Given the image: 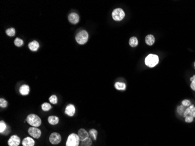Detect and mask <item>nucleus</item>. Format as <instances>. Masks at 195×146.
<instances>
[{
  "label": "nucleus",
  "mask_w": 195,
  "mask_h": 146,
  "mask_svg": "<svg viewBox=\"0 0 195 146\" xmlns=\"http://www.w3.org/2000/svg\"><path fill=\"white\" fill-rule=\"evenodd\" d=\"M88 33L85 30H82L76 35L75 40L78 44L82 45L87 42L88 40Z\"/></svg>",
  "instance_id": "obj_1"
},
{
  "label": "nucleus",
  "mask_w": 195,
  "mask_h": 146,
  "mask_svg": "<svg viewBox=\"0 0 195 146\" xmlns=\"http://www.w3.org/2000/svg\"><path fill=\"white\" fill-rule=\"evenodd\" d=\"M26 121L32 127L37 128L41 124V119L36 115L31 113L29 114L26 117Z\"/></svg>",
  "instance_id": "obj_2"
},
{
  "label": "nucleus",
  "mask_w": 195,
  "mask_h": 146,
  "mask_svg": "<svg viewBox=\"0 0 195 146\" xmlns=\"http://www.w3.org/2000/svg\"><path fill=\"white\" fill-rule=\"evenodd\" d=\"M158 56L153 54H150L148 55L145 59V65L151 68L155 67L158 63Z\"/></svg>",
  "instance_id": "obj_3"
},
{
  "label": "nucleus",
  "mask_w": 195,
  "mask_h": 146,
  "mask_svg": "<svg viewBox=\"0 0 195 146\" xmlns=\"http://www.w3.org/2000/svg\"><path fill=\"white\" fill-rule=\"evenodd\" d=\"M79 138L78 134L71 133L67 138L66 146H78L79 144Z\"/></svg>",
  "instance_id": "obj_4"
},
{
  "label": "nucleus",
  "mask_w": 195,
  "mask_h": 146,
  "mask_svg": "<svg viewBox=\"0 0 195 146\" xmlns=\"http://www.w3.org/2000/svg\"><path fill=\"white\" fill-rule=\"evenodd\" d=\"M112 16L115 21H120L124 18L125 12L122 8H116L113 11Z\"/></svg>",
  "instance_id": "obj_5"
},
{
  "label": "nucleus",
  "mask_w": 195,
  "mask_h": 146,
  "mask_svg": "<svg viewBox=\"0 0 195 146\" xmlns=\"http://www.w3.org/2000/svg\"><path fill=\"white\" fill-rule=\"evenodd\" d=\"M49 141L52 144H57L61 142V136L59 133L57 132H53L49 137Z\"/></svg>",
  "instance_id": "obj_6"
},
{
  "label": "nucleus",
  "mask_w": 195,
  "mask_h": 146,
  "mask_svg": "<svg viewBox=\"0 0 195 146\" xmlns=\"http://www.w3.org/2000/svg\"><path fill=\"white\" fill-rule=\"evenodd\" d=\"M28 133L35 139H39L41 135V132L36 127H31L28 129Z\"/></svg>",
  "instance_id": "obj_7"
},
{
  "label": "nucleus",
  "mask_w": 195,
  "mask_h": 146,
  "mask_svg": "<svg viewBox=\"0 0 195 146\" xmlns=\"http://www.w3.org/2000/svg\"><path fill=\"white\" fill-rule=\"evenodd\" d=\"M20 143V139L16 135H13L11 136L8 141V144L9 146H19Z\"/></svg>",
  "instance_id": "obj_8"
},
{
  "label": "nucleus",
  "mask_w": 195,
  "mask_h": 146,
  "mask_svg": "<svg viewBox=\"0 0 195 146\" xmlns=\"http://www.w3.org/2000/svg\"><path fill=\"white\" fill-rule=\"evenodd\" d=\"M183 116L185 117L186 116H191L192 117H195V107L193 105H191L187 109H185Z\"/></svg>",
  "instance_id": "obj_9"
},
{
  "label": "nucleus",
  "mask_w": 195,
  "mask_h": 146,
  "mask_svg": "<svg viewBox=\"0 0 195 146\" xmlns=\"http://www.w3.org/2000/svg\"><path fill=\"white\" fill-rule=\"evenodd\" d=\"M68 19L70 23L73 24H77V23L79 22V16L77 13L71 12V14H69L68 16Z\"/></svg>",
  "instance_id": "obj_10"
},
{
  "label": "nucleus",
  "mask_w": 195,
  "mask_h": 146,
  "mask_svg": "<svg viewBox=\"0 0 195 146\" xmlns=\"http://www.w3.org/2000/svg\"><path fill=\"white\" fill-rule=\"evenodd\" d=\"M75 112V108L73 104H69L65 109V113L69 116H73Z\"/></svg>",
  "instance_id": "obj_11"
},
{
  "label": "nucleus",
  "mask_w": 195,
  "mask_h": 146,
  "mask_svg": "<svg viewBox=\"0 0 195 146\" xmlns=\"http://www.w3.org/2000/svg\"><path fill=\"white\" fill-rule=\"evenodd\" d=\"M89 133L86 132L84 129H80L78 132V136L81 141L88 139L89 137Z\"/></svg>",
  "instance_id": "obj_12"
},
{
  "label": "nucleus",
  "mask_w": 195,
  "mask_h": 146,
  "mask_svg": "<svg viewBox=\"0 0 195 146\" xmlns=\"http://www.w3.org/2000/svg\"><path fill=\"white\" fill-rule=\"evenodd\" d=\"M35 143L34 140L29 137H25L22 142V144L23 146H34Z\"/></svg>",
  "instance_id": "obj_13"
},
{
  "label": "nucleus",
  "mask_w": 195,
  "mask_h": 146,
  "mask_svg": "<svg viewBox=\"0 0 195 146\" xmlns=\"http://www.w3.org/2000/svg\"><path fill=\"white\" fill-rule=\"evenodd\" d=\"M30 91V88L29 86L26 84H24L22 86H20L19 88V92L22 95H28Z\"/></svg>",
  "instance_id": "obj_14"
},
{
  "label": "nucleus",
  "mask_w": 195,
  "mask_h": 146,
  "mask_svg": "<svg viewBox=\"0 0 195 146\" xmlns=\"http://www.w3.org/2000/svg\"><path fill=\"white\" fill-rule=\"evenodd\" d=\"M28 47L31 51L36 52L39 48V43L36 40H33L30 42L28 45Z\"/></svg>",
  "instance_id": "obj_15"
},
{
  "label": "nucleus",
  "mask_w": 195,
  "mask_h": 146,
  "mask_svg": "<svg viewBox=\"0 0 195 146\" xmlns=\"http://www.w3.org/2000/svg\"><path fill=\"white\" fill-rule=\"evenodd\" d=\"M145 43L149 46H152L155 42V37L152 35H148L145 37Z\"/></svg>",
  "instance_id": "obj_16"
},
{
  "label": "nucleus",
  "mask_w": 195,
  "mask_h": 146,
  "mask_svg": "<svg viewBox=\"0 0 195 146\" xmlns=\"http://www.w3.org/2000/svg\"><path fill=\"white\" fill-rule=\"evenodd\" d=\"M48 122L52 125H56L58 123L59 119L56 116H50L48 117Z\"/></svg>",
  "instance_id": "obj_17"
},
{
  "label": "nucleus",
  "mask_w": 195,
  "mask_h": 146,
  "mask_svg": "<svg viewBox=\"0 0 195 146\" xmlns=\"http://www.w3.org/2000/svg\"><path fill=\"white\" fill-rule=\"evenodd\" d=\"M115 87L118 90H122L124 91L126 88V86L125 83L120 82H116L115 84Z\"/></svg>",
  "instance_id": "obj_18"
},
{
  "label": "nucleus",
  "mask_w": 195,
  "mask_h": 146,
  "mask_svg": "<svg viewBox=\"0 0 195 146\" xmlns=\"http://www.w3.org/2000/svg\"><path fill=\"white\" fill-rule=\"evenodd\" d=\"M138 43H139L138 39L136 37H132L129 39V45L133 48L136 47L138 45Z\"/></svg>",
  "instance_id": "obj_19"
},
{
  "label": "nucleus",
  "mask_w": 195,
  "mask_h": 146,
  "mask_svg": "<svg viewBox=\"0 0 195 146\" xmlns=\"http://www.w3.org/2000/svg\"><path fill=\"white\" fill-rule=\"evenodd\" d=\"M92 144V139L90 137L83 140L81 143V146H91Z\"/></svg>",
  "instance_id": "obj_20"
},
{
  "label": "nucleus",
  "mask_w": 195,
  "mask_h": 146,
  "mask_svg": "<svg viewBox=\"0 0 195 146\" xmlns=\"http://www.w3.org/2000/svg\"><path fill=\"white\" fill-rule=\"evenodd\" d=\"M52 108V106L49 103L45 102L41 105V109L43 111H49Z\"/></svg>",
  "instance_id": "obj_21"
},
{
  "label": "nucleus",
  "mask_w": 195,
  "mask_h": 146,
  "mask_svg": "<svg viewBox=\"0 0 195 146\" xmlns=\"http://www.w3.org/2000/svg\"><path fill=\"white\" fill-rule=\"evenodd\" d=\"M7 129V126L6 123L3 120H1V122H0V133H3Z\"/></svg>",
  "instance_id": "obj_22"
},
{
  "label": "nucleus",
  "mask_w": 195,
  "mask_h": 146,
  "mask_svg": "<svg viewBox=\"0 0 195 146\" xmlns=\"http://www.w3.org/2000/svg\"><path fill=\"white\" fill-rule=\"evenodd\" d=\"M14 44L17 47H20L24 45V41H23L22 39H21L20 38L17 37L14 40Z\"/></svg>",
  "instance_id": "obj_23"
},
{
  "label": "nucleus",
  "mask_w": 195,
  "mask_h": 146,
  "mask_svg": "<svg viewBox=\"0 0 195 146\" xmlns=\"http://www.w3.org/2000/svg\"><path fill=\"white\" fill-rule=\"evenodd\" d=\"M89 134L90 136L94 140H96L97 139V136H98V132L95 129H91L89 132Z\"/></svg>",
  "instance_id": "obj_24"
},
{
  "label": "nucleus",
  "mask_w": 195,
  "mask_h": 146,
  "mask_svg": "<svg viewBox=\"0 0 195 146\" xmlns=\"http://www.w3.org/2000/svg\"><path fill=\"white\" fill-rule=\"evenodd\" d=\"M6 33L9 36H14L15 34V29L14 28H10L6 30Z\"/></svg>",
  "instance_id": "obj_25"
},
{
  "label": "nucleus",
  "mask_w": 195,
  "mask_h": 146,
  "mask_svg": "<svg viewBox=\"0 0 195 146\" xmlns=\"http://www.w3.org/2000/svg\"><path fill=\"white\" fill-rule=\"evenodd\" d=\"M8 105V102H7V101L3 98H1L0 99V107L1 108H6Z\"/></svg>",
  "instance_id": "obj_26"
},
{
  "label": "nucleus",
  "mask_w": 195,
  "mask_h": 146,
  "mask_svg": "<svg viewBox=\"0 0 195 146\" xmlns=\"http://www.w3.org/2000/svg\"><path fill=\"white\" fill-rule=\"evenodd\" d=\"M49 101L50 102V103H52V104H56L58 102V99L57 97L55 95H52L50 98H49Z\"/></svg>",
  "instance_id": "obj_27"
},
{
  "label": "nucleus",
  "mask_w": 195,
  "mask_h": 146,
  "mask_svg": "<svg viewBox=\"0 0 195 146\" xmlns=\"http://www.w3.org/2000/svg\"><path fill=\"white\" fill-rule=\"evenodd\" d=\"M190 80L192 81L191 84H190V87L193 91H195V75H193L192 78H190Z\"/></svg>",
  "instance_id": "obj_28"
},
{
  "label": "nucleus",
  "mask_w": 195,
  "mask_h": 146,
  "mask_svg": "<svg viewBox=\"0 0 195 146\" xmlns=\"http://www.w3.org/2000/svg\"><path fill=\"white\" fill-rule=\"evenodd\" d=\"M182 105L184 107H189L191 105V102L188 99H185L182 102Z\"/></svg>",
  "instance_id": "obj_29"
},
{
  "label": "nucleus",
  "mask_w": 195,
  "mask_h": 146,
  "mask_svg": "<svg viewBox=\"0 0 195 146\" xmlns=\"http://www.w3.org/2000/svg\"><path fill=\"white\" fill-rule=\"evenodd\" d=\"M185 111V107H184V106L181 105V106H179V107H178L177 111H178V112L179 114H180V115L183 114Z\"/></svg>",
  "instance_id": "obj_30"
},
{
  "label": "nucleus",
  "mask_w": 195,
  "mask_h": 146,
  "mask_svg": "<svg viewBox=\"0 0 195 146\" xmlns=\"http://www.w3.org/2000/svg\"><path fill=\"white\" fill-rule=\"evenodd\" d=\"M193 120V117L191 116H186L185 117V122L187 123H191Z\"/></svg>",
  "instance_id": "obj_31"
},
{
  "label": "nucleus",
  "mask_w": 195,
  "mask_h": 146,
  "mask_svg": "<svg viewBox=\"0 0 195 146\" xmlns=\"http://www.w3.org/2000/svg\"><path fill=\"white\" fill-rule=\"evenodd\" d=\"M194 68H195V62H194Z\"/></svg>",
  "instance_id": "obj_32"
}]
</instances>
